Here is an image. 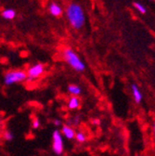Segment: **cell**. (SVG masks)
I'll return each mask as SVG.
<instances>
[{"mask_svg": "<svg viewBox=\"0 0 155 156\" xmlns=\"http://www.w3.org/2000/svg\"><path fill=\"white\" fill-rule=\"evenodd\" d=\"M49 12L51 15L58 17V16H61L62 13V9L60 5H58L57 3H51L49 5Z\"/></svg>", "mask_w": 155, "mask_h": 156, "instance_id": "7", "label": "cell"}, {"mask_svg": "<svg viewBox=\"0 0 155 156\" xmlns=\"http://www.w3.org/2000/svg\"><path fill=\"white\" fill-rule=\"evenodd\" d=\"M53 125L55 126H62V122L60 121V119H54L53 120Z\"/></svg>", "mask_w": 155, "mask_h": 156, "instance_id": "16", "label": "cell"}, {"mask_svg": "<svg viewBox=\"0 0 155 156\" xmlns=\"http://www.w3.org/2000/svg\"><path fill=\"white\" fill-rule=\"evenodd\" d=\"M134 7L137 9L140 13H142V14L146 13V8L142 4H140L139 2H134Z\"/></svg>", "mask_w": 155, "mask_h": 156, "instance_id": "13", "label": "cell"}, {"mask_svg": "<svg viewBox=\"0 0 155 156\" xmlns=\"http://www.w3.org/2000/svg\"><path fill=\"white\" fill-rule=\"evenodd\" d=\"M153 131H154V136H155V124L153 125Z\"/></svg>", "mask_w": 155, "mask_h": 156, "instance_id": "17", "label": "cell"}, {"mask_svg": "<svg viewBox=\"0 0 155 156\" xmlns=\"http://www.w3.org/2000/svg\"><path fill=\"white\" fill-rule=\"evenodd\" d=\"M15 16H16V12H15V10H13L11 9H5L2 12V17L6 20H12L15 18Z\"/></svg>", "mask_w": 155, "mask_h": 156, "instance_id": "11", "label": "cell"}, {"mask_svg": "<svg viewBox=\"0 0 155 156\" xmlns=\"http://www.w3.org/2000/svg\"><path fill=\"white\" fill-rule=\"evenodd\" d=\"M52 151L57 155H62L64 151L62 135L60 130H54L52 134Z\"/></svg>", "mask_w": 155, "mask_h": 156, "instance_id": "4", "label": "cell"}, {"mask_svg": "<svg viewBox=\"0 0 155 156\" xmlns=\"http://www.w3.org/2000/svg\"><path fill=\"white\" fill-rule=\"evenodd\" d=\"M68 91L72 96H79L81 94V88H80V87L76 86V85H70L68 87Z\"/></svg>", "mask_w": 155, "mask_h": 156, "instance_id": "10", "label": "cell"}, {"mask_svg": "<svg viewBox=\"0 0 155 156\" xmlns=\"http://www.w3.org/2000/svg\"><path fill=\"white\" fill-rule=\"evenodd\" d=\"M132 92H133V96H134V100L137 103H139L142 100V94L139 91V87L136 85H132Z\"/></svg>", "mask_w": 155, "mask_h": 156, "instance_id": "8", "label": "cell"}, {"mask_svg": "<svg viewBox=\"0 0 155 156\" xmlns=\"http://www.w3.org/2000/svg\"><path fill=\"white\" fill-rule=\"evenodd\" d=\"M75 131L73 130L72 127H71L70 126L68 125H64L62 126V135H63L66 139L68 140H72L75 138Z\"/></svg>", "mask_w": 155, "mask_h": 156, "instance_id": "6", "label": "cell"}, {"mask_svg": "<svg viewBox=\"0 0 155 156\" xmlns=\"http://www.w3.org/2000/svg\"><path fill=\"white\" fill-rule=\"evenodd\" d=\"M4 139L7 140V141H12L13 139H14V135L12 132L10 131H5L4 133Z\"/></svg>", "mask_w": 155, "mask_h": 156, "instance_id": "14", "label": "cell"}, {"mask_svg": "<svg viewBox=\"0 0 155 156\" xmlns=\"http://www.w3.org/2000/svg\"><path fill=\"white\" fill-rule=\"evenodd\" d=\"M45 71V66L41 63H36L32 65L26 72L27 73V80L28 81H33L40 77Z\"/></svg>", "mask_w": 155, "mask_h": 156, "instance_id": "5", "label": "cell"}, {"mask_svg": "<svg viewBox=\"0 0 155 156\" xmlns=\"http://www.w3.org/2000/svg\"><path fill=\"white\" fill-rule=\"evenodd\" d=\"M66 13L71 25L74 29H80L84 26L86 18L84 10L81 8V6L75 3H72L68 6Z\"/></svg>", "mask_w": 155, "mask_h": 156, "instance_id": "1", "label": "cell"}, {"mask_svg": "<svg viewBox=\"0 0 155 156\" xmlns=\"http://www.w3.org/2000/svg\"><path fill=\"white\" fill-rule=\"evenodd\" d=\"M80 106V101L77 97L73 96L68 101V108L70 110H75Z\"/></svg>", "mask_w": 155, "mask_h": 156, "instance_id": "9", "label": "cell"}, {"mask_svg": "<svg viewBox=\"0 0 155 156\" xmlns=\"http://www.w3.org/2000/svg\"><path fill=\"white\" fill-rule=\"evenodd\" d=\"M25 80H27V73L23 70H12L4 75V84L6 86H12Z\"/></svg>", "mask_w": 155, "mask_h": 156, "instance_id": "3", "label": "cell"}, {"mask_svg": "<svg viewBox=\"0 0 155 156\" xmlns=\"http://www.w3.org/2000/svg\"><path fill=\"white\" fill-rule=\"evenodd\" d=\"M32 126L33 129H37V128H39L40 126V120L38 119V118H34L32 122Z\"/></svg>", "mask_w": 155, "mask_h": 156, "instance_id": "15", "label": "cell"}, {"mask_svg": "<svg viewBox=\"0 0 155 156\" xmlns=\"http://www.w3.org/2000/svg\"><path fill=\"white\" fill-rule=\"evenodd\" d=\"M75 140L78 141L79 143H83V142L86 141V135L83 132H78V133L75 134Z\"/></svg>", "mask_w": 155, "mask_h": 156, "instance_id": "12", "label": "cell"}, {"mask_svg": "<svg viewBox=\"0 0 155 156\" xmlns=\"http://www.w3.org/2000/svg\"><path fill=\"white\" fill-rule=\"evenodd\" d=\"M63 57L65 62L75 71L77 72H83L86 69V64L81 61V58L78 57L72 49L65 48L63 51Z\"/></svg>", "mask_w": 155, "mask_h": 156, "instance_id": "2", "label": "cell"}]
</instances>
